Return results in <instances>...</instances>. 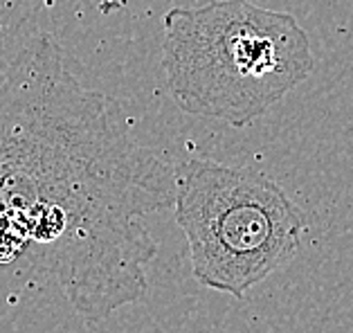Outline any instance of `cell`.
Listing matches in <instances>:
<instances>
[{
  "instance_id": "7a4b0ae2",
  "label": "cell",
  "mask_w": 353,
  "mask_h": 333,
  "mask_svg": "<svg viewBox=\"0 0 353 333\" xmlns=\"http://www.w3.org/2000/svg\"><path fill=\"white\" fill-rule=\"evenodd\" d=\"M315 59L292 14L214 0L165 14L162 70L189 115L245 129L308 79Z\"/></svg>"
},
{
  "instance_id": "3957f363",
  "label": "cell",
  "mask_w": 353,
  "mask_h": 333,
  "mask_svg": "<svg viewBox=\"0 0 353 333\" xmlns=\"http://www.w3.org/2000/svg\"><path fill=\"white\" fill-rule=\"evenodd\" d=\"M174 219L194 279L236 300L295 259L308 225L272 178L201 158L176 167Z\"/></svg>"
},
{
  "instance_id": "6da1fadb",
  "label": "cell",
  "mask_w": 353,
  "mask_h": 333,
  "mask_svg": "<svg viewBox=\"0 0 353 333\" xmlns=\"http://www.w3.org/2000/svg\"><path fill=\"white\" fill-rule=\"evenodd\" d=\"M174 196L176 167L133 138L115 99L74 79L50 34L12 59L0 81V216L85 324L146 295L158 254L146 219Z\"/></svg>"
}]
</instances>
